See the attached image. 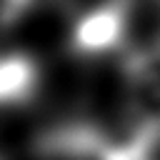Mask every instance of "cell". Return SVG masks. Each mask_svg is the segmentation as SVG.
<instances>
[{
	"mask_svg": "<svg viewBox=\"0 0 160 160\" xmlns=\"http://www.w3.org/2000/svg\"><path fill=\"white\" fill-rule=\"evenodd\" d=\"M128 0H102L75 12L70 28V45L78 55L102 58L125 45Z\"/></svg>",
	"mask_w": 160,
	"mask_h": 160,
	"instance_id": "1",
	"label": "cell"
},
{
	"mask_svg": "<svg viewBox=\"0 0 160 160\" xmlns=\"http://www.w3.org/2000/svg\"><path fill=\"white\" fill-rule=\"evenodd\" d=\"M40 72L30 55L5 52L0 55V105H20L38 90Z\"/></svg>",
	"mask_w": 160,
	"mask_h": 160,
	"instance_id": "3",
	"label": "cell"
},
{
	"mask_svg": "<svg viewBox=\"0 0 160 160\" xmlns=\"http://www.w3.org/2000/svg\"><path fill=\"white\" fill-rule=\"evenodd\" d=\"M122 70L130 118L160 140V50L125 55Z\"/></svg>",
	"mask_w": 160,
	"mask_h": 160,
	"instance_id": "2",
	"label": "cell"
}]
</instances>
